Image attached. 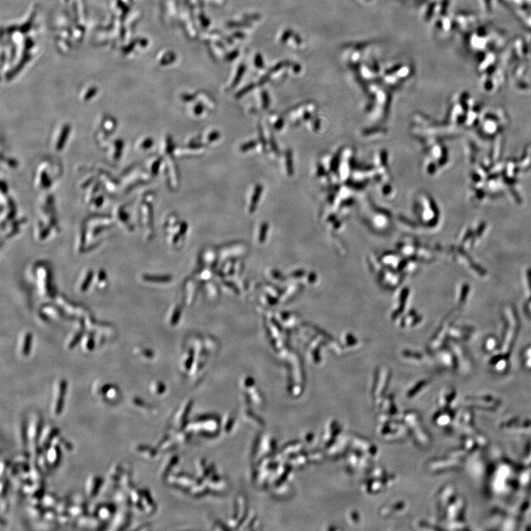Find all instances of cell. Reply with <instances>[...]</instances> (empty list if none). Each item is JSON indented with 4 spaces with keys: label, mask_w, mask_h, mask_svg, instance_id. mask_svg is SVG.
<instances>
[{
    "label": "cell",
    "mask_w": 531,
    "mask_h": 531,
    "mask_svg": "<svg viewBox=\"0 0 531 531\" xmlns=\"http://www.w3.org/2000/svg\"><path fill=\"white\" fill-rule=\"evenodd\" d=\"M42 424L43 419L42 415L38 412H34L30 415L29 419H28V448L30 451V457L32 461L37 462L38 457L42 452L39 448V443L42 433Z\"/></svg>",
    "instance_id": "obj_1"
},
{
    "label": "cell",
    "mask_w": 531,
    "mask_h": 531,
    "mask_svg": "<svg viewBox=\"0 0 531 531\" xmlns=\"http://www.w3.org/2000/svg\"><path fill=\"white\" fill-rule=\"evenodd\" d=\"M67 382L64 379H61L56 384L51 404V411L54 416H58L62 411L67 392Z\"/></svg>",
    "instance_id": "obj_2"
},
{
    "label": "cell",
    "mask_w": 531,
    "mask_h": 531,
    "mask_svg": "<svg viewBox=\"0 0 531 531\" xmlns=\"http://www.w3.org/2000/svg\"><path fill=\"white\" fill-rule=\"evenodd\" d=\"M123 467L121 465L115 464L110 469L107 481L103 484L102 493L104 495H110L117 491V485L120 484V477L123 473Z\"/></svg>",
    "instance_id": "obj_3"
},
{
    "label": "cell",
    "mask_w": 531,
    "mask_h": 531,
    "mask_svg": "<svg viewBox=\"0 0 531 531\" xmlns=\"http://www.w3.org/2000/svg\"><path fill=\"white\" fill-rule=\"evenodd\" d=\"M116 505L114 503H95L90 507V514L96 516L103 522L112 519L116 512Z\"/></svg>",
    "instance_id": "obj_4"
},
{
    "label": "cell",
    "mask_w": 531,
    "mask_h": 531,
    "mask_svg": "<svg viewBox=\"0 0 531 531\" xmlns=\"http://www.w3.org/2000/svg\"><path fill=\"white\" fill-rule=\"evenodd\" d=\"M131 520H132V513H131L130 509L120 507L119 510L115 512L114 516L112 519L110 529L114 530V531H122V530L126 529L130 525Z\"/></svg>",
    "instance_id": "obj_5"
},
{
    "label": "cell",
    "mask_w": 531,
    "mask_h": 531,
    "mask_svg": "<svg viewBox=\"0 0 531 531\" xmlns=\"http://www.w3.org/2000/svg\"><path fill=\"white\" fill-rule=\"evenodd\" d=\"M59 435V431L58 428L54 425L49 424L45 426L42 429L39 438V448L42 451H46L48 448L52 445L54 440Z\"/></svg>",
    "instance_id": "obj_6"
},
{
    "label": "cell",
    "mask_w": 531,
    "mask_h": 531,
    "mask_svg": "<svg viewBox=\"0 0 531 531\" xmlns=\"http://www.w3.org/2000/svg\"><path fill=\"white\" fill-rule=\"evenodd\" d=\"M104 484V479L97 475H92L88 477L86 482V494L89 498L92 499L101 492Z\"/></svg>",
    "instance_id": "obj_7"
},
{
    "label": "cell",
    "mask_w": 531,
    "mask_h": 531,
    "mask_svg": "<svg viewBox=\"0 0 531 531\" xmlns=\"http://www.w3.org/2000/svg\"><path fill=\"white\" fill-rule=\"evenodd\" d=\"M16 426H17L16 427V432H17V438L19 446L21 448H24V449H26L28 447V419L25 417L20 418Z\"/></svg>",
    "instance_id": "obj_8"
},
{
    "label": "cell",
    "mask_w": 531,
    "mask_h": 531,
    "mask_svg": "<svg viewBox=\"0 0 531 531\" xmlns=\"http://www.w3.org/2000/svg\"><path fill=\"white\" fill-rule=\"evenodd\" d=\"M86 510V503L82 496H74L70 503L69 513L72 517H82Z\"/></svg>",
    "instance_id": "obj_9"
},
{
    "label": "cell",
    "mask_w": 531,
    "mask_h": 531,
    "mask_svg": "<svg viewBox=\"0 0 531 531\" xmlns=\"http://www.w3.org/2000/svg\"><path fill=\"white\" fill-rule=\"evenodd\" d=\"M47 459L51 465V468H56L59 464L61 460V447L56 443H53L52 445L45 451Z\"/></svg>",
    "instance_id": "obj_10"
},
{
    "label": "cell",
    "mask_w": 531,
    "mask_h": 531,
    "mask_svg": "<svg viewBox=\"0 0 531 531\" xmlns=\"http://www.w3.org/2000/svg\"><path fill=\"white\" fill-rule=\"evenodd\" d=\"M126 491L124 489L117 490L114 494V504L122 508L130 509L132 505V499L131 495H129Z\"/></svg>",
    "instance_id": "obj_11"
},
{
    "label": "cell",
    "mask_w": 531,
    "mask_h": 531,
    "mask_svg": "<svg viewBox=\"0 0 531 531\" xmlns=\"http://www.w3.org/2000/svg\"><path fill=\"white\" fill-rule=\"evenodd\" d=\"M120 397V391L117 389L114 385H110V388H108L105 393L103 395L101 399L105 401L106 402L112 403L117 402L119 398Z\"/></svg>",
    "instance_id": "obj_12"
},
{
    "label": "cell",
    "mask_w": 531,
    "mask_h": 531,
    "mask_svg": "<svg viewBox=\"0 0 531 531\" xmlns=\"http://www.w3.org/2000/svg\"><path fill=\"white\" fill-rule=\"evenodd\" d=\"M120 484L123 489L126 491H129V490L132 491L133 489V479H132V473L130 470L123 471Z\"/></svg>",
    "instance_id": "obj_13"
},
{
    "label": "cell",
    "mask_w": 531,
    "mask_h": 531,
    "mask_svg": "<svg viewBox=\"0 0 531 531\" xmlns=\"http://www.w3.org/2000/svg\"><path fill=\"white\" fill-rule=\"evenodd\" d=\"M42 501V504H43L44 507L48 509L54 508V507H56L59 500H58V497L55 494H53V493H48V494L44 495Z\"/></svg>",
    "instance_id": "obj_14"
},
{
    "label": "cell",
    "mask_w": 531,
    "mask_h": 531,
    "mask_svg": "<svg viewBox=\"0 0 531 531\" xmlns=\"http://www.w3.org/2000/svg\"><path fill=\"white\" fill-rule=\"evenodd\" d=\"M44 505L40 503H31L28 507L29 514L33 518H39L45 514V508Z\"/></svg>",
    "instance_id": "obj_15"
},
{
    "label": "cell",
    "mask_w": 531,
    "mask_h": 531,
    "mask_svg": "<svg viewBox=\"0 0 531 531\" xmlns=\"http://www.w3.org/2000/svg\"><path fill=\"white\" fill-rule=\"evenodd\" d=\"M37 463L44 474H48L51 472V466L47 459L46 454L41 452L38 457Z\"/></svg>",
    "instance_id": "obj_16"
},
{
    "label": "cell",
    "mask_w": 531,
    "mask_h": 531,
    "mask_svg": "<svg viewBox=\"0 0 531 531\" xmlns=\"http://www.w3.org/2000/svg\"><path fill=\"white\" fill-rule=\"evenodd\" d=\"M8 486H9V483H8V480L2 478V482H1V495H2V498H3L5 494H6L7 492H8Z\"/></svg>",
    "instance_id": "obj_17"
}]
</instances>
